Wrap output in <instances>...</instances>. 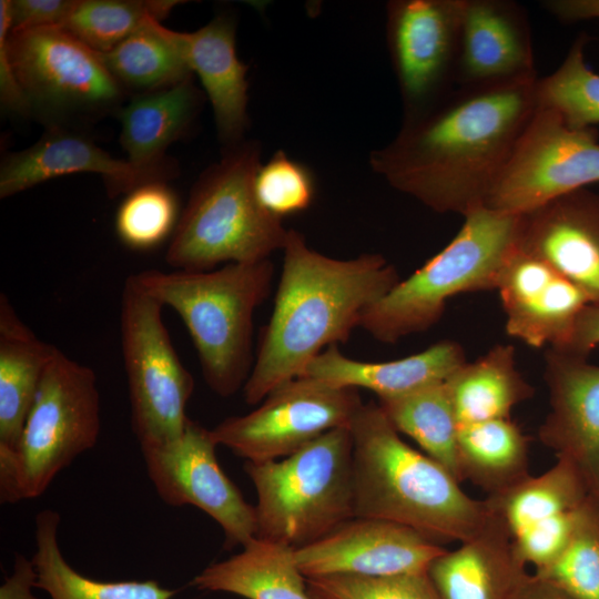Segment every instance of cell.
Here are the masks:
<instances>
[{"label": "cell", "instance_id": "obj_12", "mask_svg": "<svg viewBox=\"0 0 599 599\" xmlns=\"http://www.w3.org/2000/svg\"><path fill=\"white\" fill-rule=\"evenodd\" d=\"M598 182V131L569 126L556 111L537 106L486 206L522 214Z\"/></svg>", "mask_w": 599, "mask_h": 599}, {"label": "cell", "instance_id": "obj_35", "mask_svg": "<svg viewBox=\"0 0 599 599\" xmlns=\"http://www.w3.org/2000/svg\"><path fill=\"white\" fill-rule=\"evenodd\" d=\"M534 573L575 599H599V498L587 497L560 555Z\"/></svg>", "mask_w": 599, "mask_h": 599}, {"label": "cell", "instance_id": "obj_1", "mask_svg": "<svg viewBox=\"0 0 599 599\" xmlns=\"http://www.w3.org/2000/svg\"><path fill=\"white\" fill-rule=\"evenodd\" d=\"M538 78L456 87L430 106L404 115L396 136L370 152L372 170L438 213L465 216L486 206L538 106Z\"/></svg>", "mask_w": 599, "mask_h": 599}, {"label": "cell", "instance_id": "obj_34", "mask_svg": "<svg viewBox=\"0 0 599 599\" xmlns=\"http://www.w3.org/2000/svg\"><path fill=\"white\" fill-rule=\"evenodd\" d=\"M587 34L578 35L565 59L550 74L538 78V106L556 111L572 128L599 124V73L589 68L585 50Z\"/></svg>", "mask_w": 599, "mask_h": 599}, {"label": "cell", "instance_id": "obj_33", "mask_svg": "<svg viewBox=\"0 0 599 599\" xmlns=\"http://www.w3.org/2000/svg\"><path fill=\"white\" fill-rule=\"evenodd\" d=\"M179 3L175 0H77L63 28L97 53H104L150 19H164Z\"/></svg>", "mask_w": 599, "mask_h": 599}, {"label": "cell", "instance_id": "obj_36", "mask_svg": "<svg viewBox=\"0 0 599 599\" xmlns=\"http://www.w3.org/2000/svg\"><path fill=\"white\" fill-rule=\"evenodd\" d=\"M181 216L175 192L164 181L142 184L126 194L115 215L120 241L148 251L173 235Z\"/></svg>", "mask_w": 599, "mask_h": 599}, {"label": "cell", "instance_id": "obj_31", "mask_svg": "<svg viewBox=\"0 0 599 599\" xmlns=\"http://www.w3.org/2000/svg\"><path fill=\"white\" fill-rule=\"evenodd\" d=\"M98 54L123 89L154 92L193 74L171 30L154 18L110 51Z\"/></svg>", "mask_w": 599, "mask_h": 599}, {"label": "cell", "instance_id": "obj_4", "mask_svg": "<svg viewBox=\"0 0 599 599\" xmlns=\"http://www.w3.org/2000/svg\"><path fill=\"white\" fill-rule=\"evenodd\" d=\"M134 276L163 307L179 314L207 386L221 397L243 388L254 364L253 315L271 292V260L204 272L146 270Z\"/></svg>", "mask_w": 599, "mask_h": 599}, {"label": "cell", "instance_id": "obj_9", "mask_svg": "<svg viewBox=\"0 0 599 599\" xmlns=\"http://www.w3.org/2000/svg\"><path fill=\"white\" fill-rule=\"evenodd\" d=\"M163 305L133 275L120 305L121 347L131 426L140 447L179 438L189 422L194 380L181 363L162 319Z\"/></svg>", "mask_w": 599, "mask_h": 599}, {"label": "cell", "instance_id": "obj_26", "mask_svg": "<svg viewBox=\"0 0 599 599\" xmlns=\"http://www.w3.org/2000/svg\"><path fill=\"white\" fill-rule=\"evenodd\" d=\"M242 548L204 568L191 586L246 599H312L293 547L254 537Z\"/></svg>", "mask_w": 599, "mask_h": 599}, {"label": "cell", "instance_id": "obj_22", "mask_svg": "<svg viewBox=\"0 0 599 599\" xmlns=\"http://www.w3.org/2000/svg\"><path fill=\"white\" fill-rule=\"evenodd\" d=\"M466 362L461 345L449 339L400 359L378 363L349 358L332 345L311 361L302 376L338 387L365 388L383 399L445 382Z\"/></svg>", "mask_w": 599, "mask_h": 599}, {"label": "cell", "instance_id": "obj_3", "mask_svg": "<svg viewBox=\"0 0 599 599\" xmlns=\"http://www.w3.org/2000/svg\"><path fill=\"white\" fill-rule=\"evenodd\" d=\"M354 517L410 527L440 544L464 542L494 515L440 464L405 443L378 403L363 404L351 426Z\"/></svg>", "mask_w": 599, "mask_h": 599}, {"label": "cell", "instance_id": "obj_37", "mask_svg": "<svg viewBox=\"0 0 599 599\" xmlns=\"http://www.w3.org/2000/svg\"><path fill=\"white\" fill-rule=\"evenodd\" d=\"M254 191L261 206L283 220L312 205L316 183L308 166L277 150L267 162L261 164L255 175Z\"/></svg>", "mask_w": 599, "mask_h": 599}, {"label": "cell", "instance_id": "obj_44", "mask_svg": "<svg viewBox=\"0 0 599 599\" xmlns=\"http://www.w3.org/2000/svg\"><path fill=\"white\" fill-rule=\"evenodd\" d=\"M508 599H575L550 581L528 573L521 575Z\"/></svg>", "mask_w": 599, "mask_h": 599}, {"label": "cell", "instance_id": "obj_14", "mask_svg": "<svg viewBox=\"0 0 599 599\" xmlns=\"http://www.w3.org/2000/svg\"><path fill=\"white\" fill-rule=\"evenodd\" d=\"M464 0H392L385 33L404 115L456 88Z\"/></svg>", "mask_w": 599, "mask_h": 599}, {"label": "cell", "instance_id": "obj_27", "mask_svg": "<svg viewBox=\"0 0 599 599\" xmlns=\"http://www.w3.org/2000/svg\"><path fill=\"white\" fill-rule=\"evenodd\" d=\"M445 383L458 426L510 418L511 410L535 393L517 368L515 348L504 344L467 361Z\"/></svg>", "mask_w": 599, "mask_h": 599}, {"label": "cell", "instance_id": "obj_40", "mask_svg": "<svg viewBox=\"0 0 599 599\" xmlns=\"http://www.w3.org/2000/svg\"><path fill=\"white\" fill-rule=\"evenodd\" d=\"M77 0H8L10 31L63 27Z\"/></svg>", "mask_w": 599, "mask_h": 599}, {"label": "cell", "instance_id": "obj_41", "mask_svg": "<svg viewBox=\"0 0 599 599\" xmlns=\"http://www.w3.org/2000/svg\"><path fill=\"white\" fill-rule=\"evenodd\" d=\"M10 30L8 0L0 1V97L2 104L14 112H30L28 102L12 71L6 38Z\"/></svg>", "mask_w": 599, "mask_h": 599}, {"label": "cell", "instance_id": "obj_16", "mask_svg": "<svg viewBox=\"0 0 599 599\" xmlns=\"http://www.w3.org/2000/svg\"><path fill=\"white\" fill-rule=\"evenodd\" d=\"M549 348L545 382L550 410L538 429L557 459L572 465L589 495L599 498V365Z\"/></svg>", "mask_w": 599, "mask_h": 599}, {"label": "cell", "instance_id": "obj_30", "mask_svg": "<svg viewBox=\"0 0 599 599\" xmlns=\"http://www.w3.org/2000/svg\"><path fill=\"white\" fill-rule=\"evenodd\" d=\"M378 405L398 433L414 439L426 455L461 483L458 470L459 426L445 382L378 399Z\"/></svg>", "mask_w": 599, "mask_h": 599}, {"label": "cell", "instance_id": "obj_23", "mask_svg": "<svg viewBox=\"0 0 599 599\" xmlns=\"http://www.w3.org/2000/svg\"><path fill=\"white\" fill-rule=\"evenodd\" d=\"M525 571L508 530L495 516L478 535L445 549L427 568L439 599H508Z\"/></svg>", "mask_w": 599, "mask_h": 599}, {"label": "cell", "instance_id": "obj_32", "mask_svg": "<svg viewBox=\"0 0 599 599\" xmlns=\"http://www.w3.org/2000/svg\"><path fill=\"white\" fill-rule=\"evenodd\" d=\"M588 496L587 486L575 467L557 459L541 475L529 476L485 500L512 538L534 524L577 509Z\"/></svg>", "mask_w": 599, "mask_h": 599}, {"label": "cell", "instance_id": "obj_17", "mask_svg": "<svg viewBox=\"0 0 599 599\" xmlns=\"http://www.w3.org/2000/svg\"><path fill=\"white\" fill-rule=\"evenodd\" d=\"M506 332L530 347L562 348L590 304L573 283L518 246L506 260L496 286Z\"/></svg>", "mask_w": 599, "mask_h": 599}, {"label": "cell", "instance_id": "obj_7", "mask_svg": "<svg viewBox=\"0 0 599 599\" xmlns=\"http://www.w3.org/2000/svg\"><path fill=\"white\" fill-rule=\"evenodd\" d=\"M257 504V538L294 549L354 517L349 428L332 429L276 460L245 461Z\"/></svg>", "mask_w": 599, "mask_h": 599}, {"label": "cell", "instance_id": "obj_11", "mask_svg": "<svg viewBox=\"0 0 599 599\" xmlns=\"http://www.w3.org/2000/svg\"><path fill=\"white\" fill-rule=\"evenodd\" d=\"M261 403L211 429L217 445L245 461L285 458L332 429L349 428L363 405L357 389L307 376L282 384Z\"/></svg>", "mask_w": 599, "mask_h": 599}, {"label": "cell", "instance_id": "obj_13", "mask_svg": "<svg viewBox=\"0 0 599 599\" xmlns=\"http://www.w3.org/2000/svg\"><path fill=\"white\" fill-rule=\"evenodd\" d=\"M211 429L189 419L183 434L169 443L142 447L146 474L169 506H194L220 525L224 548L244 546L256 537L255 506L225 475L216 457Z\"/></svg>", "mask_w": 599, "mask_h": 599}, {"label": "cell", "instance_id": "obj_10", "mask_svg": "<svg viewBox=\"0 0 599 599\" xmlns=\"http://www.w3.org/2000/svg\"><path fill=\"white\" fill-rule=\"evenodd\" d=\"M6 44L30 111L52 118L94 113L122 99L123 88L99 54L63 27L9 30Z\"/></svg>", "mask_w": 599, "mask_h": 599}, {"label": "cell", "instance_id": "obj_20", "mask_svg": "<svg viewBox=\"0 0 599 599\" xmlns=\"http://www.w3.org/2000/svg\"><path fill=\"white\" fill-rule=\"evenodd\" d=\"M74 173L101 175L110 196L171 176L113 158L90 139L52 128L32 146L4 159L0 169V197L6 199L48 180Z\"/></svg>", "mask_w": 599, "mask_h": 599}, {"label": "cell", "instance_id": "obj_6", "mask_svg": "<svg viewBox=\"0 0 599 599\" xmlns=\"http://www.w3.org/2000/svg\"><path fill=\"white\" fill-rule=\"evenodd\" d=\"M519 227L520 214L488 206L469 212L440 252L364 312L359 327L394 344L433 327L453 296L496 291L500 271L518 246Z\"/></svg>", "mask_w": 599, "mask_h": 599}, {"label": "cell", "instance_id": "obj_45", "mask_svg": "<svg viewBox=\"0 0 599 599\" xmlns=\"http://www.w3.org/2000/svg\"><path fill=\"white\" fill-rule=\"evenodd\" d=\"M542 6L564 22L599 20V0H547Z\"/></svg>", "mask_w": 599, "mask_h": 599}, {"label": "cell", "instance_id": "obj_15", "mask_svg": "<svg viewBox=\"0 0 599 599\" xmlns=\"http://www.w3.org/2000/svg\"><path fill=\"white\" fill-rule=\"evenodd\" d=\"M445 548L389 520L353 517L321 539L295 549L305 578L328 575L380 577L427 571Z\"/></svg>", "mask_w": 599, "mask_h": 599}, {"label": "cell", "instance_id": "obj_5", "mask_svg": "<svg viewBox=\"0 0 599 599\" xmlns=\"http://www.w3.org/2000/svg\"><path fill=\"white\" fill-rule=\"evenodd\" d=\"M260 166L261 145L242 141L200 175L169 244L167 265L204 272L221 263L263 261L284 248L290 230L255 195Z\"/></svg>", "mask_w": 599, "mask_h": 599}, {"label": "cell", "instance_id": "obj_18", "mask_svg": "<svg viewBox=\"0 0 599 599\" xmlns=\"http://www.w3.org/2000/svg\"><path fill=\"white\" fill-rule=\"evenodd\" d=\"M518 248L579 287L599 304V194L588 187L520 214Z\"/></svg>", "mask_w": 599, "mask_h": 599}, {"label": "cell", "instance_id": "obj_2", "mask_svg": "<svg viewBox=\"0 0 599 599\" xmlns=\"http://www.w3.org/2000/svg\"><path fill=\"white\" fill-rule=\"evenodd\" d=\"M282 251L274 308L243 387L248 405L302 376L327 347L346 343L364 312L400 281L378 253L333 258L311 248L295 230H290Z\"/></svg>", "mask_w": 599, "mask_h": 599}, {"label": "cell", "instance_id": "obj_8", "mask_svg": "<svg viewBox=\"0 0 599 599\" xmlns=\"http://www.w3.org/2000/svg\"><path fill=\"white\" fill-rule=\"evenodd\" d=\"M101 428L92 368L59 348L47 366L18 446L0 449V501L40 497L59 473L94 447Z\"/></svg>", "mask_w": 599, "mask_h": 599}, {"label": "cell", "instance_id": "obj_43", "mask_svg": "<svg viewBox=\"0 0 599 599\" xmlns=\"http://www.w3.org/2000/svg\"><path fill=\"white\" fill-rule=\"evenodd\" d=\"M37 578L32 559L16 555L13 570L0 587V599H39L32 592Z\"/></svg>", "mask_w": 599, "mask_h": 599}, {"label": "cell", "instance_id": "obj_24", "mask_svg": "<svg viewBox=\"0 0 599 599\" xmlns=\"http://www.w3.org/2000/svg\"><path fill=\"white\" fill-rule=\"evenodd\" d=\"M58 348L41 341L0 294V449L19 444L42 375Z\"/></svg>", "mask_w": 599, "mask_h": 599}, {"label": "cell", "instance_id": "obj_29", "mask_svg": "<svg viewBox=\"0 0 599 599\" xmlns=\"http://www.w3.org/2000/svg\"><path fill=\"white\" fill-rule=\"evenodd\" d=\"M60 514L44 509L35 517L37 586L50 599H172L176 590L156 580L101 581L72 568L62 555L58 540Z\"/></svg>", "mask_w": 599, "mask_h": 599}, {"label": "cell", "instance_id": "obj_28", "mask_svg": "<svg viewBox=\"0 0 599 599\" xmlns=\"http://www.w3.org/2000/svg\"><path fill=\"white\" fill-rule=\"evenodd\" d=\"M529 438L511 418L458 427L460 481L469 480L488 496L498 495L529 477Z\"/></svg>", "mask_w": 599, "mask_h": 599}, {"label": "cell", "instance_id": "obj_38", "mask_svg": "<svg viewBox=\"0 0 599 599\" xmlns=\"http://www.w3.org/2000/svg\"><path fill=\"white\" fill-rule=\"evenodd\" d=\"M312 599H439L425 572L380 577L328 575L306 578Z\"/></svg>", "mask_w": 599, "mask_h": 599}, {"label": "cell", "instance_id": "obj_19", "mask_svg": "<svg viewBox=\"0 0 599 599\" xmlns=\"http://www.w3.org/2000/svg\"><path fill=\"white\" fill-rule=\"evenodd\" d=\"M535 75L531 29L524 7L511 0H464L456 87Z\"/></svg>", "mask_w": 599, "mask_h": 599}, {"label": "cell", "instance_id": "obj_21", "mask_svg": "<svg viewBox=\"0 0 599 599\" xmlns=\"http://www.w3.org/2000/svg\"><path fill=\"white\" fill-rule=\"evenodd\" d=\"M236 23L221 13L193 32L171 30L192 73L213 108L217 135L225 149L241 143L248 128V67L236 54Z\"/></svg>", "mask_w": 599, "mask_h": 599}, {"label": "cell", "instance_id": "obj_39", "mask_svg": "<svg viewBox=\"0 0 599 599\" xmlns=\"http://www.w3.org/2000/svg\"><path fill=\"white\" fill-rule=\"evenodd\" d=\"M579 507L534 524L514 536L511 545L517 560L525 567L532 566L535 571L550 565L565 548Z\"/></svg>", "mask_w": 599, "mask_h": 599}, {"label": "cell", "instance_id": "obj_25", "mask_svg": "<svg viewBox=\"0 0 599 599\" xmlns=\"http://www.w3.org/2000/svg\"><path fill=\"white\" fill-rule=\"evenodd\" d=\"M201 94L192 77L173 87L143 93L119 110L120 142L133 165L172 176L166 148L189 129Z\"/></svg>", "mask_w": 599, "mask_h": 599}, {"label": "cell", "instance_id": "obj_42", "mask_svg": "<svg viewBox=\"0 0 599 599\" xmlns=\"http://www.w3.org/2000/svg\"><path fill=\"white\" fill-rule=\"evenodd\" d=\"M599 346V304H588L578 316L566 345L558 349L588 357Z\"/></svg>", "mask_w": 599, "mask_h": 599}]
</instances>
